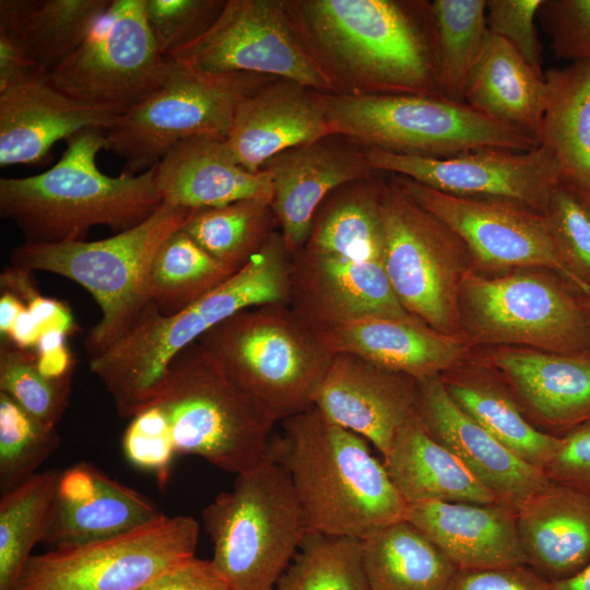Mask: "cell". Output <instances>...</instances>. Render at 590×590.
Listing matches in <instances>:
<instances>
[{"label": "cell", "mask_w": 590, "mask_h": 590, "mask_svg": "<svg viewBox=\"0 0 590 590\" xmlns=\"http://www.w3.org/2000/svg\"><path fill=\"white\" fill-rule=\"evenodd\" d=\"M288 273L290 255L274 231L243 268L185 309L163 315L149 302L118 341L88 361L117 414L131 420L144 410L173 358L210 329L246 308L287 303Z\"/></svg>", "instance_id": "1"}, {"label": "cell", "mask_w": 590, "mask_h": 590, "mask_svg": "<svg viewBox=\"0 0 590 590\" xmlns=\"http://www.w3.org/2000/svg\"><path fill=\"white\" fill-rule=\"evenodd\" d=\"M282 425L268 458L287 471L309 532L365 540L405 520L408 504L364 437L315 406Z\"/></svg>", "instance_id": "2"}, {"label": "cell", "mask_w": 590, "mask_h": 590, "mask_svg": "<svg viewBox=\"0 0 590 590\" xmlns=\"http://www.w3.org/2000/svg\"><path fill=\"white\" fill-rule=\"evenodd\" d=\"M105 144V129L87 128L68 140L61 158L46 172L0 179V215L17 227L24 243L85 240L94 226L121 233L162 205L155 167L137 175L101 172L96 156Z\"/></svg>", "instance_id": "3"}, {"label": "cell", "mask_w": 590, "mask_h": 590, "mask_svg": "<svg viewBox=\"0 0 590 590\" xmlns=\"http://www.w3.org/2000/svg\"><path fill=\"white\" fill-rule=\"evenodd\" d=\"M293 4L307 47L331 78L338 70L357 84V93L437 94L428 3L422 14L392 0Z\"/></svg>", "instance_id": "4"}, {"label": "cell", "mask_w": 590, "mask_h": 590, "mask_svg": "<svg viewBox=\"0 0 590 590\" xmlns=\"http://www.w3.org/2000/svg\"><path fill=\"white\" fill-rule=\"evenodd\" d=\"M193 211L162 205L144 222L98 240L60 244L22 243L11 250V266L70 279L90 292L101 318L87 333L90 358L118 341L149 304V272L155 252Z\"/></svg>", "instance_id": "5"}, {"label": "cell", "mask_w": 590, "mask_h": 590, "mask_svg": "<svg viewBox=\"0 0 590 590\" xmlns=\"http://www.w3.org/2000/svg\"><path fill=\"white\" fill-rule=\"evenodd\" d=\"M149 405L164 414L177 455L198 456L234 474L268 458L276 422L199 342L173 358Z\"/></svg>", "instance_id": "6"}, {"label": "cell", "mask_w": 590, "mask_h": 590, "mask_svg": "<svg viewBox=\"0 0 590 590\" xmlns=\"http://www.w3.org/2000/svg\"><path fill=\"white\" fill-rule=\"evenodd\" d=\"M197 342L275 422L314 406L333 356L287 303L240 310Z\"/></svg>", "instance_id": "7"}, {"label": "cell", "mask_w": 590, "mask_h": 590, "mask_svg": "<svg viewBox=\"0 0 590 590\" xmlns=\"http://www.w3.org/2000/svg\"><path fill=\"white\" fill-rule=\"evenodd\" d=\"M331 134L391 153L445 158L482 148L534 149L530 134L437 94L321 93Z\"/></svg>", "instance_id": "8"}, {"label": "cell", "mask_w": 590, "mask_h": 590, "mask_svg": "<svg viewBox=\"0 0 590 590\" xmlns=\"http://www.w3.org/2000/svg\"><path fill=\"white\" fill-rule=\"evenodd\" d=\"M202 523L229 590H274L309 532L287 471L269 458L236 474Z\"/></svg>", "instance_id": "9"}, {"label": "cell", "mask_w": 590, "mask_h": 590, "mask_svg": "<svg viewBox=\"0 0 590 590\" xmlns=\"http://www.w3.org/2000/svg\"><path fill=\"white\" fill-rule=\"evenodd\" d=\"M579 294L546 269L497 274L473 269L459 297L461 333L471 347L507 345L551 352L590 349V320Z\"/></svg>", "instance_id": "10"}, {"label": "cell", "mask_w": 590, "mask_h": 590, "mask_svg": "<svg viewBox=\"0 0 590 590\" xmlns=\"http://www.w3.org/2000/svg\"><path fill=\"white\" fill-rule=\"evenodd\" d=\"M173 61L166 81L105 130V150L123 160V172H148L187 140H226L238 103L269 81L255 74L211 73Z\"/></svg>", "instance_id": "11"}, {"label": "cell", "mask_w": 590, "mask_h": 590, "mask_svg": "<svg viewBox=\"0 0 590 590\" xmlns=\"http://www.w3.org/2000/svg\"><path fill=\"white\" fill-rule=\"evenodd\" d=\"M381 219L382 263L403 308L438 332L462 335L459 297L473 269L465 244L393 179L384 184Z\"/></svg>", "instance_id": "12"}, {"label": "cell", "mask_w": 590, "mask_h": 590, "mask_svg": "<svg viewBox=\"0 0 590 590\" xmlns=\"http://www.w3.org/2000/svg\"><path fill=\"white\" fill-rule=\"evenodd\" d=\"M200 526L162 514L126 533L32 555L15 590H137L193 556Z\"/></svg>", "instance_id": "13"}, {"label": "cell", "mask_w": 590, "mask_h": 590, "mask_svg": "<svg viewBox=\"0 0 590 590\" xmlns=\"http://www.w3.org/2000/svg\"><path fill=\"white\" fill-rule=\"evenodd\" d=\"M173 68L150 32L144 0H111L84 43L46 80L81 104L119 116L156 91Z\"/></svg>", "instance_id": "14"}, {"label": "cell", "mask_w": 590, "mask_h": 590, "mask_svg": "<svg viewBox=\"0 0 590 590\" xmlns=\"http://www.w3.org/2000/svg\"><path fill=\"white\" fill-rule=\"evenodd\" d=\"M285 2L228 0L211 27L170 58L211 73L275 76L319 93L335 82L294 30Z\"/></svg>", "instance_id": "15"}, {"label": "cell", "mask_w": 590, "mask_h": 590, "mask_svg": "<svg viewBox=\"0 0 590 590\" xmlns=\"http://www.w3.org/2000/svg\"><path fill=\"white\" fill-rule=\"evenodd\" d=\"M393 180L462 239L474 271L497 274L518 269H546L578 293H590L562 261L543 213L508 201L439 192L399 175Z\"/></svg>", "instance_id": "16"}, {"label": "cell", "mask_w": 590, "mask_h": 590, "mask_svg": "<svg viewBox=\"0 0 590 590\" xmlns=\"http://www.w3.org/2000/svg\"><path fill=\"white\" fill-rule=\"evenodd\" d=\"M366 156L373 170L393 173L439 192L508 201L540 213L563 181L555 155L543 144L527 151L482 148L445 158L371 148Z\"/></svg>", "instance_id": "17"}, {"label": "cell", "mask_w": 590, "mask_h": 590, "mask_svg": "<svg viewBox=\"0 0 590 590\" xmlns=\"http://www.w3.org/2000/svg\"><path fill=\"white\" fill-rule=\"evenodd\" d=\"M469 357L499 374L541 432L562 437L590 422V349L564 353L482 345Z\"/></svg>", "instance_id": "18"}, {"label": "cell", "mask_w": 590, "mask_h": 590, "mask_svg": "<svg viewBox=\"0 0 590 590\" xmlns=\"http://www.w3.org/2000/svg\"><path fill=\"white\" fill-rule=\"evenodd\" d=\"M417 380L349 353H335L314 406L332 424L388 452L415 412Z\"/></svg>", "instance_id": "19"}, {"label": "cell", "mask_w": 590, "mask_h": 590, "mask_svg": "<svg viewBox=\"0 0 590 590\" xmlns=\"http://www.w3.org/2000/svg\"><path fill=\"white\" fill-rule=\"evenodd\" d=\"M287 304L312 329L368 315L417 320L399 302L382 262L304 250L290 257Z\"/></svg>", "instance_id": "20"}, {"label": "cell", "mask_w": 590, "mask_h": 590, "mask_svg": "<svg viewBox=\"0 0 590 590\" xmlns=\"http://www.w3.org/2000/svg\"><path fill=\"white\" fill-rule=\"evenodd\" d=\"M415 413L427 432L464 465L496 500L515 510L548 480L464 413L439 376L417 382Z\"/></svg>", "instance_id": "21"}, {"label": "cell", "mask_w": 590, "mask_h": 590, "mask_svg": "<svg viewBox=\"0 0 590 590\" xmlns=\"http://www.w3.org/2000/svg\"><path fill=\"white\" fill-rule=\"evenodd\" d=\"M331 135L287 150L262 168L272 176L271 208L290 257L305 245L324 199L374 172L366 152L340 144Z\"/></svg>", "instance_id": "22"}, {"label": "cell", "mask_w": 590, "mask_h": 590, "mask_svg": "<svg viewBox=\"0 0 590 590\" xmlns=\"http://www.w3.org/2000/svg\"><path fill=\"white\" fill-rule=\"evenodd\" d=\"M328 135L321 93L279 80L238 103L226 143L240 166L258 173L274 156Z\"/></svg>", "instance_id": "23"}, {"label": "cell", "mask_w": 590, "mask_h": 590, "mask_svg": "<svg viewBox=\"0 0 590 590\" xmlns=\"http://www.w3.org/2000/svg\"><path fill=\"white\" fill-rule=\"evenodd\" d=\"M314 331L332 354H353L417 381L462 363L472 350L463 335L445 334L418 320L388 316H363Z\"/></svg>", "instance_id": "24"}, {"label": "cell", "mask_w": 590, "mask_h": 590, "mask_svg": "<svg viewBox=\"0 0 590 590\" xmlns=\"http://www.w3.org/2000/svg\"><path fill=\"white\" fill-rule=\"evenodd\" d=\"M163 512L140 492L109 477L94 464L79 462L58 482L44 542L74 545L113 538Z\"/></svg>", "instance_id": "25"}, {"label": "cell", "mask_w": 590, "mask_h": 590, "mask_svg": "<svg viewBox=\"0 0 590 590\" xmlns=\"http://www.w3.org/2000/svg\"><path fill=\"white\" fill-rule=\"evenodd\" d=\"M405 520L458 569L526 565L517 510L500 503H414L408 505Z\"/></svg>", "instance_id": "26"}, {"label": "cell", "mask_w": 590, "mask_h": 590, "mask_svg": "<svg viewBox=\"0 0 590 590\" xmlns=\"http://www.w3.org/2000/svg\"><path fill=\"white\" fill-rule=\"evenodd\" d=\"M117 116L81 104L46 79L0 91V166L38 164L60 140L109 129Z\"/></svg>", "instance_id": "27"}, {"label": "cell", "mask_w": 590, "mask_h": 590, "mask_svg": "<svg viewBox=\"0 0 590 590\" xmlns=\"http://www.w3.org/2000/svg\"><path fill=\"white\" fill-rule=\"evenodd\" d=\"M164 203L192 211L247 199L272 200V176L251 173L234 158L226 140L196 138L174 146L155 166Z\"/></svg>", "instance_id": "28"}, {"label": "cell", "mask_w": 590, "mask_h": 590, "mask_svg": "<svg viewBox=\"0 0 590 590\" xmlns=\"http://www.w3.org/2000/svg\"><path fill=\"white\" fill-rule=\"evenodd\" d=\"M526 565L548 582L590 564V495L547 481L517 511Z\"/></svg>", "instance_id": "29"}, {"label": "cell", "mask_w": 590, "mask_h": 590, "mask_svg": "<svg viewBox=\"0 0 590 590\" xmlns=\"http://www.w3.org/2000/svg\"><path fill=\"white\" fill-rule=\"evenodd\" d=\"M439 377L464 413L521 460L544 473L560 438L531 424L497 371L469 357Z\"/></svg>", "instance_id": "30"}, {"label": "cell", "mask_w": 590, "mask_h": 590, "mask_svg": "<svg viewBox=\"0 0 590 590\" xmlns=\"http://www.w3.org/2000/svg\"><path fill=\"white\" fill-rule=\"evenodd\" d=\"M384 464L406 502L498 503L446 447L425 428L414 412L398 430Z\"/></svg>", "instance_id": "31"}, {"label": "cell", "mask_w": 590, "mask_h": 590, "mask_svg": "<svg viewBox=\"0 0 590 590\" xmlns=\"http://www.w3.org/2000/svg\"><path fill=\"white\" fill-rule=\"evenodd\" d=\"M545 96V76L538 74L509 43L489 33L469 79L464 102L539 142Z\"/></svg>", "instance_id": "32"}, {"label": "cell", "mask_w": 590, "mask_h": 590, "mask_svg": "<svg viewBox=\"0 0 590 590\" xmlns=\"http://www.w3.org/2000/svg\"><path fill=\"white\" fill-rule=\"evenodd\" d=\"M384 184L369 175L332 191L316 212L308 238L299 250L332 258L382 262Z\"/></svg>", "instance_id": "33"}, {"label": "cell", "mask_w": 590, "mask_h": 590, "mask_svg": "<svg viewBox=\"0 0 590 590\" xmlns=\"http://www.w3.org/2000/svg\"><path fill=\"white\" fill-rule=\"evenodd\" d=\"M545 107L539 143L555 155L562 179L590 190V61L544 72Z\"/></svg>", "instance_id": "34"}, {"label": "cell", "mask_w": 590, "mask_h": 590, "mask_svg": "<svg viewBox=\"0 0 590 590\" xmlns=\"http://www.w3.org/2000/svg\"><path fill=\"white\" fill-rule=\"evenodd\" d=\"M111 0H1L0 28L23 38L45 78L87 38Z\"/></svg>", "instance_id": "35"}, {"label": "cell", "mask_w": 590, "mask_h": 590, "mask_svg": "<svg viewBox=\"0 0 590 590\" xmlns=\"http://www.w3.org/2000/svg\"><path fill=\"white\" fill-rule=\"evenodd\" d=\"M362 543L370 590H447L458 569L406 520Z\"/></svg>", "instance_id": "36"}, {"label": "cell", "mask_w": 590, "mask_h": 590, "mask_svg": "<svg viewBox=\"0 0 590 590\" xmlns=\"http://www.w3.org/2000/svg\"><path fill=\"white\" fill-rule=\"evenodd\" d=\"M434 28L437 94L464 102L469 79L489 35L486 0L428 3Z\"/></svg>", "instance_id": "37"}, {"label": "cell", "mask_w": 590, "mask_h": 590, "mask_svg": "<svg viewBox=\"0 0 590 590\" xmlns=\"http://www.w3.org/2000/svg\"><path fill=\"white\" fill-rule=\"evenodd\" d=\"M59 469L39 471L0 498V590H15L34 546L44 542Z\"/></svg>", "instance_id": "38"}, {"label": "cell", "mask_w": 590, "mask_h": 590, "mask_svg": "<svg viewBox=\"0 0 590 590\" xmlns=\"http://www.w3.org/2000/svg\"><path fill=\"white\" fill-rule=\"evenodd\" d=\"M234 273L181 227L172 233L154 255L149 272V298L163 315H173L216 288Z\"/></svg>", "instance_id": "39"}, {"label": "cell", "mask_w": 590, "mask_h": 590, "mask_svg": "<svg viewBox=\"0 0 590 590\" xmlns=\"http://www.w3.org/2000/svg\"><path fill=\"white\" fill-rule=\"evenodd\" d=\"M269 199H247L196 210L182 229L232 272L238 271L274 232Z\"/></svg>", "instance_id": "40"}, {"label": "cell", "mask_w": 590, "mask_h": 590, "mask_svg": "<svg viewBox=\"0 0 590 590\" xmlns=\"http://www.w3.org/2000/svg\"><path fill=\"white\" fill-rule=\"evenodd\" d=\"M274 590H370L362 540L308 532Z\"/></svg>", "instance_id": "41"}, {"label": "cell", "mask_w": 590, "mask_h": 590, "mask_svg": "<svg viewBox=\"0 0 590 590\" xmlns=\"http://www.w3.org/2000/svg\"><path fill=\"white\" fill-rule=\"evenodd\" d=\"M71 379L44 374L35 352L1 341L0 391L45 426L57 428L67 411Z\"/></svg>", "instance_id": "42"}, {"label": "cell", "mask_w": 590, "mask_h": 590, "mask_svg": "<svg viewBox=\"0 0 590 590\" xmlns=\"http://www.w3.org/2000/svg\"><path fill=\"white\" fill-rule=\"evenodd\" d=\"M59 445L57 428L45 426L0 391L1 493L36 474Z\"/></svg>", "instance_id": "43"}, {"label": "cell", "mask_w": 590, "mask_h": 590, "mask_svg": "<svg viewBox=\"0 0 590 590\" xmlns=\"http://www.w3.org/2000/svg\"><path fill=\"white\" fill-rule=\"evenodd\" d=\"M543 214L562 261L590 291L589 206L577 189L562 181Z\"/></svg>", "instance_id": "44"}, {"label": "cell", "mask_w": 590, "mask_h": 590, "mask_svg": "<svg viewBox=\"0 0 590 590\" xmlns=\"http://www.w3.org/2000/svg\"><path fill=\"white\" fill-rule=\"evenodd\" d=\"M226 1L144 0V14L161 54L170 58L204 34Z\"/></svg>", "instance_id": "45"}, {"label": "cell", "mask_w": 590, "mask_h": 590, "mask_svg": "<svg viewBox=\"0 0 590 590\" xmlns=\"http://www.w3.org/2000/svg\"><path fill=\"white\" fill-rule=\"evenodd\" d=\"M122 448L129 462L154 472L161 486H164L177 452L167 421L158 408L149 405L130 420Z\"/></svg>", "instance_id": "46"}, {"label": "cell", "mask_w": 590, "mask_h": 590, "mask_svg": "<svg viewBox=\"0 0 590 590\" xmlns=\"http://www.w3.org/2000/svg\"><path fill=\"white\" fill-rule=\"evenodd\" d=\"M538 20L556 58L590 61V0H542Z\"/></svg>", "instance_id": "47"}, {"label": "cell", "mask_w": 590, "mask_h": 590, "mask_svg": "<svg viewBox=\"0 0 590 590\" xmlns=\"http://www.w3.org/2000/svg\"><path fill=\"white\" fill-rule=\"evenodd\" d=\"M542 0H486L488 32L509 43L526 62L540 75L542 44L536 20Z\"/></svg>", "instance_id": "48"}, {"label": "cell", "mask_w": 590, "mask_h": 590, "mask_svg": "<svg viewBox=\"0 0 590 590\" xmlns=\"http://www.w3.org/2000/svg\"><path fill=\"white\" fill-rule=\"evenodd\" d=\"M544 469L547 480L590 495V422L564 436Z\"/></svg>", "instance_id": "49"}, {"label": "cell", "mask_w": 590, "mask_h": 590, "mask_svg": "<svg viewBox=\"0 0 590 590\" xmlns=\"http://www.w3.org/2000/svg\"><path fill=\"white\" fill-rule=\"evenodd\" d=\"M447 590H553L545 580L527 565L457 569Z\"/></svg>", "instance_id": "50"}, {"label": "cell", "mask_w": 590, "mask_h": 590, "mask_svg": "<svg viewBox=\"0 0 590 590\" xmlns=\"http://www.w3.org/2000/svg\"><path fill=\"white\" fill-rule=\"evenodd\" d=\"M137 590H229L212 559L193 556L146 581Z\"/></svg>", "instance_id": "51"}, {"label": "cell", "mask_w": 590, "mask_h": 590, "mask_svg": "<svg viewBox=\"0 0 590 590\" xmlns=\"http://www.w3.org/2000/svg\"><path fill=\"white\" fill-rule=\"evenodd\" d=\"M39 79L46 78L20 34L0 28V91Z\"/></svg>", "instance_id": "52"}, {"label": "cell", "mask_w": 590, "mask_h": 590, "mask_svg": "<svg viewBox=\"0 0 590 590\" xmlns=\"http://www.w3.org/2000/svg\"><path fill=\"white\" fill-rule=\"evenodd\" d=\"M67 334L49 330L42 333L36 357L42 371L54 378L72 377L74 362L66 345Z\"/></svg>", "instance_id": "53"}, {"label": "cell", "mask_w": 590, "mask_h": 590, "mask_svg": "<svg viewBox=\"0 0 590 590\" xmlns=\"http://www.w3.org/2000/svg\"><path fill=\"white\" fill-rule=\"evenodd\" d=\"M25 306L42 332L56 330L68 334L74 328V320L67 306L56 299L42 296L38 291L25 300Z\"/></svg>", "instance_id": "54"}, {"label": "cell", "mask_w": 590, "mask_h": 590, "mask_svg": "<svg viewBox=\"0 0 590 590\" xmlns=\"http://www.w3.org/2000/svg\"><path fill=\"white\" fill-rule=\"evenodd\" d=\"M26 308L25 304L13 293L1 290L0 296V334L1 340L10 334L14 322Z\"/></svg>", "instance_id": "55"}, {"label": "cell", "mask_w": 590, "mask_h": 590, "mask_svg": "<svg viewBox=\"0 0 590 590\" xmlns=\"http://www.w3.org/2000/svg\"><path fill=\"white\" fill-rule=\"evenodd\" d=\"M553 590H590V564L578 575L551 583Z\"/></svg>", "instance_id": "56"}, {"label": "cell", "mask_w": 590, "mask_h": 590, "mask_svg": "<svg viewBox=\"0 0 590 590\" xmlns=\"http://www.w3.org/2000/svg\"><path fill=\"white\" fill-rule=\"evenodd\" d=\"M579 299L590 320V293L579 294Z\"/></svg>", "instance_id": "57"}, {"label": "cell", "mask_w": 590, "mask_h": 590, "mask_svg": "<svg viewBox=\"0 0 590 590\" xmlns=\"http://www.w3.org/2000/svg\"><path fill=\"white\" fill-rule=\"evenodd\" d=\"M579 191V190H578ZM579 193L581 194L583 201L586 202V204L589 206L590 209V190H587V191H579Z\"/></svg>", "instance_id": "58"}]
</instances>
